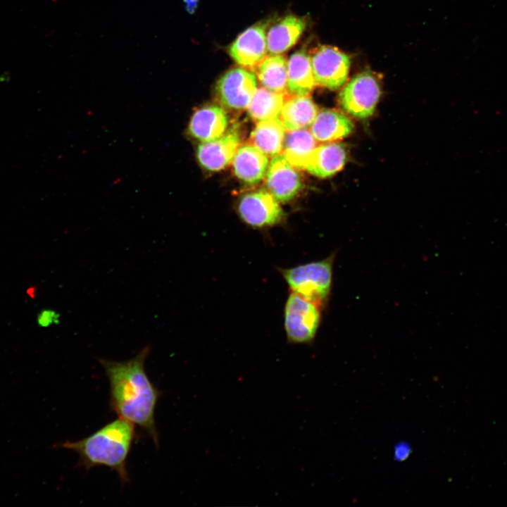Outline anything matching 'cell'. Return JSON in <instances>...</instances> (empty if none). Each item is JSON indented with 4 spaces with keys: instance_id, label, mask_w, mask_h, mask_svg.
<instances>
[{
    "instance_id": "17",
    "label": "cell",
    "mask_w": 507,
    "mask_h": 507,
    "mask_svg": "<svg viewBox=\"0 0 507 507\" xmlns=\"http://www.w3.org/2000/svg\"><path fill=\"white\" fill-rule=\"evenodd\" d=\"M317 85L311 56L304 49L293 53L287 61V89L294 95H308Z\"/></svg>"
},
{
    "instance_id": "2",
    "label": "cell",
    "mask_w": 507,
    "mask_h": 507,
    "mask_svg": "<svg viewBox=\"0 0 507 507\" xmlns=\"http://www.w3.org/2000/svg\"><path fill=\"white\" fill-rule=\"evenodd\" d=\"M135 436L134 424L119 417L84 439L54 446L77 453L79 466L87 470L100 465L110 468L124 484L130 480L127 459Z\"/></svg>"
},
{
    "instance_id": "25",
    "label": "cell",
    "mask_w": 507,
    "mask_h": 507,
    "mask_svg": "<svg viewBox=\"0 0 507 507\" xmlns=\"http://www.w3.org/2000/svg\"><path fill=\"white\" fill-rule=\"evenodd\" d=\"M401 453H403L404 456H406L408 455V451L406 449V447H404V446L399 447V449L396 450V454L398 456H399L401 458Z\"/></svg>"
},
{
    "instance_id": "3",
    "label": "cell",
    "mask_w": 507,
    "mask_h": 507,
    "mask_svg": "<svg viewBox=\"0 0 507 507\" xmlns=\"http://www.w3.org/2000/svg\"><path fill=\"white\" fill-rule=\"evenodd\" d=\"M334 256L279 270L292 292L323 308L331 292Z\"/></svg>"
},
{
    "instance_id": "4",
    "label": "cell",
    "mask_w": 507,
    "mask_h": 507,
    "mask_svg": "<svg viewBox=\"0 0 507 507\" xmlns=\"http://www.w3.org/2000/svg\"><path fill=\"white\" fill-rule=\"evenodd\" d=\"M320 311L316 304L292 292L284 308V328L288 342L311 343L320 324Z\"/></svg>"
},
{
    "instance_id": "19",
    "label": "cell",
    "mask_w": 507,
    "mask_h": 507,
    "mask_svg": "<svg viewBox=\"0 0 507 507\" xmlns=\"http://www.w3.org/2000/svg\"><path fill=\"white\" fill-rule=\"evenodd\" d=\"M316 141L306 128L287 130L282 155L295 168L305 169L311 154L318 146Z\"/></svg>"
},
{
    "instance_id": "15",
    "label": "cell",
    "mask_w": 507,
    "mask_h": 507,
    "mask_svg": "<svg viewBox=\"0 0 507 507\" xmlns=\"http://www.w3.org/2000/svg\"><path fill=\"white\" fill-rule=\"evenodd\" d=\"M232 165L234 174L239 180L248 184H257L267 173L268 159L253 144H244L237 149Z\"/></svg>"
},
{
    "instance_id": "10",
    "label": "cell",
    "mask_w": 507,
    "mask_h": 507,
    "mask_svg": "<svg viewBox=\"0 0 507 507\" xmlns=\"http://www.w3.org/2000/svg\"><path fill=\"white\" fill-rule=\"evenodd\" d=\"M265 184L269 192L278 201L292 200L303 187L296 168L282 154L272 158L266 173Z\"/></svg>"
},
{
    "instance_id": "18",
    "label": "cell",
    "mask_w": 507,
    "mask_h": 507,
    "mask_svg": "<svg viewBox=\"0 0 507 507\" xmlns=\"http://www.w3.org/2000/svg\"><path fill=\"white\" fill-rule=\"evenodd\" d=\"M318 113V106L308 95H294L284 101L280 115L287 130H296L309 127Z\"/></svg>"
},
{
    "instance_id": "11",
    "label": "cell",
    "mask_w": 507,
    "mask_h": 507,
    "mask_svg": "<svg viewBox=\"0 0 507 507\" xmlns=\"http://www.w3.org/2000/svg\"><path fill=\"white\" fill-rule=\"evenodd\" d=\"M239 143V135L232 130L217 139L201 142L196 150L198 162L207 170H220L232 161Z\"/></svg>"
},
{
    "instance_id": "7",
    "label": "cell",
    "mask_w": 507,
    "mask_h": 507,
    "mask_svg": "<svg viewBox=\"0 0 507 507\" xmlns=\"http://www.w3.org/2000/svg\"><path fill=\"white\" fill-rule=\"evenodd\" d=\"M237 212L246 224L258 229L274 226L284 217L278 201L264 189L243 196L239 201Z\"/></svg>"
},
{
    "instance_id": "14",
    "label": "cell",
    "mask_w": 507,
    "mask_h": 507,
    "mask_svg": "<svg viewBox=\"0 0 507 507\" xmlns=\"http://www.w3.org/2000/svg\"><path fill=\"white\" fill-rule=\"evenodd\" d=\"M303 18L288 15L272 25L267 32V49L270 55H278L291 49L306 28Z\"/></svg>"
},
{
    "instance_id": "9",
    "label": "cell",
    "mask_w": 507,
    "mask_h": 507,
    "mask_svg": "<svg viewBox=\"0 0 507 507\" xmlns=\"http://www.w3.org/2000/svg\"><path fill=\"white\" fill-rule=\"evenodd\" d=\"M267 27V23H256L246 29L232 42L229 53L237 64L246 68H256L265 57Z\"/></svg>"
},
{
    "instance_id": "22",
    "label": "cell",
    "mask_w": 507,
    "mask_h": 507,
    "mask_svg": "<svg viewBox=\"0 0 507 507\" xmlns=\"http://www.w3.org/2000/svg\"><path fill=\"white\" fill-rule=\"evenodd\" d=\"M284 94L265 87L257 89L247 107L249 116L257 122L277 118L284 102Z\"/></svg>"
},
{
    "instance_id": "5",
    "label": "cell",
    "mask_w": 507,
    "mask_h": 507,
    "mask_svg": "<svg viewBox=\"0 0 507 507\" xmlns=\"http://www.w3.org/2000/svg\"><path fill=\"white\" fill-rule=\"evenodd\" d=\"M381 95V87L376 75L369 70L353 77L339 95L342 110L358 119L370 118L375 112Z\"/></svg>"
},
{
    "instance_id": "12",
    "label": "cell",
    "mask_w": 507,
    "mask_h": 507,
    "mask_svg": "<svg viewBox=\"0 0 507 507\" xmlns=\"http://www.w3.org/2000/svg\"><path fill=\"white\" fill-rule=\"evenodd\" d=\"M227 124V116L223 108L215 105L206 106L193 113L187 132L194 139L208 142L224 134Z\"/></svg>"
},
{
    "instance_id": "20",
    "label": "cell",
    "mask_w": 507,
    "mask_h": 507,
    "mask_svg": "<svg viewBox=\"0 0 507 507\" xmlns=\"http://www.w3.org/2000/svg\"><path fill=\"white\" fill-rule=\"evenodd\" d=\"M285 130L278 117L258 122L251 134V143L266 156L273 157L282 149Z\"/></svg>"
},
{
    "instance_id": "16",
    "label": "cell",
    "mask_w": 507,
    "mask_h": 507,
    "mask_svg": "<svg viewBox=\"0 0 507 507\" xmlns=\"http://www.w3.org/2000/svg\"><path fill=\"white\" fill-rule=\"evenodd\" d=\"M353 130L352 120L345 114L335 110L318 111L311 125L314 138L321 142H331L345 138Z\"/></svg>"
},
{
    "instance_id": "24",
    "label": "cell",
    "mask_w": 507,
    "mask_h": 507,
    "mask_svg": "<svg viewBox=\"0 0 507 507\" xmlns=\"http://www.w3.org/2000/svg\"><path fill=\"white\" fill-rule=\"evenodd\" d=\"M198 1L199 0H184L186 6V10L189 13H193L197 8Z\"/></svg>"
},
{
    "instance_id": "23",
    "label": "cell",
    "mask_w": 507,
    "mask_h": 507,
    "mask_svg": "<svg viewBox=\"0 0 507 507\" xmlns=\"http://www.w3.org/2000/svg\"><path fill=\"white\" fill-rule=\"evenodd\" d=\"M60 315L54 310L42 311L37 316V323L41 327H49L59 322Z\"/></svg>"
},
{
    "instance_id": "21",
    "label": "cell",
    "mask_w": 507,
    "mask_h": 507,
    "mask_svg": "<svg viewBox=\"0 0 507 507\" xmlns=\"http://www.w3.org/2000/svg\"><path fill=\"white\" fill-rule=\"evenodd\" d=\"M256 68L258 79L263 87L287 93V61L285 57L280 54L265 57Z\"/></svg>"
},
{
    "instance_id": "13",
    "label": "cell",
    "mask_w": 507,
    "mask_h": 507,
    "mask_svg": "<svg viewBox=\"0 0 507 507\" xmlns=\"http://www.w3.org/2000/svg\"><path fill=\"white\" fill-rule=\"evenodd\" d=\"M346 161L347 151L343 144L327 143L317 146L305 170L315 177L327 178L341 170Z\"/></svg>"
},
{
    "instance_id": "1",
    "label": "cell",
    "mask_w": 507,
    "mask_h": 507,
    "mask_svg": "<svg viewBox=\"0 0 507 507\" xmlns=\"http://www.w3.org/2000/svg\"><path fill=\"white\" fill-rule=\"evenodd\" d=\"M150 351L148 345L127 361L98 358V361L108 380L112 410L119 417L144 430L158 447L154 414L161 392L145 371V361Z\"/></svg>"
},
{
    "instance_id": "8",
    "label": "cell",
    "mask_w": 507,
    "mask_h": 507,
    "mask_svg": "<svg viewBox=\"0 0 507 507\" xmlns=\"http://www.w3.org/2000/svg\"><path fill=\"white\" fill-rule=\"evenodd\" d=\"M257 89L256 76L245 68H234L223 75L216 84L220 103L235 110L247 108Z\"/></svg>"
},
{
    "instance_id": "6",
    "label": "cell",
    "mask_w": 507,
    "mask_h": 507,
    "mask_svg": "<svg viewBox=\"0 0 507 507\" xmlns=\"http://www.w3.org/2000/svg\"><path fill=\"white\" fill-rule=\"evenodd\" d=\"M310 56L317 84L335 90L345 84L351 63L346 54L334 46L323 45Z\"/></svg>"
}]
</instances>
